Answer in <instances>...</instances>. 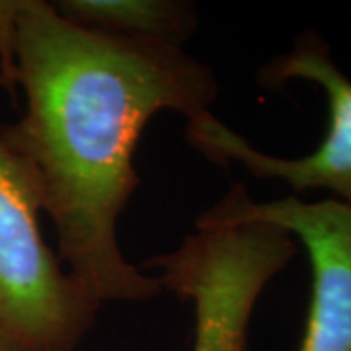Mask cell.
<instances>
[{
    "label": "cell",
    "mask_w": 351,
    "mask_h": 351,
    "mask_svg": "<svg viewBox=\"0 0 351 351\" xmlns=\"http://www.w3.org/2000/svg\"><path fill=\"white\" fill-rule=\"evenodd\" d=\"M64 20L108 36L180 45L197 27V10L184 0H59Z\"/></svg>",
    "instance_id": "8992f818"
},
{
    "label": "cell",
    "mask_w": 351,
    "mask_h": 351,
    "mask_svg": "<svg viewBox=\"0 0 351 351\" xmlns=\"http://www.w3.org/2000/svg\"><path fill=\"white\" fill-rule=\"evenodd\" d=\"M22 0H0V84L16 94V41Z\"/></svg>",
    "instance_id": "52a82bcc"
},
{
    "label": "cell",
    "mask_w": 351,
    "mask_h": 351,
    "mask_svg": "<svg viewBox=\"0 0 351 351\" xmlns=\"http://www.w3.org/2000/svg\"><path fill=\"white\" fill-rule=\"evenodd\" d=\"M271 223L299 240L311 263L313 289L297 351H351V205L297 195L258 203L242 184L197 217L195 226Z\"/></svg>",
    "instance_id": "5b68a950"
},
{
    "label": "cell",
    "mask_w": 351,
    "mask_h": 351,
    "mask_svg": "<svg viewBox=\"0 0 351 351\" xmlns=\"http://www.w3.org/2000/svg\"><path fill=\"white\" fill-rule=\"evenodd\" d=\"M297 240L271 223L195 226L172 252L143 263L164 291L191 302L193 351H246L248 326L265 285L297 254Z\"/></svg>",
    "instance_id": "3957f363"
},
{
    "label": "cell",
    "mask_w": 351,
    "mask_h": 351,
    "mask_svg": "<svg viewBox=\"0 0 351 351\" xmlns=\"http://www.w3.org/2000/svg\"><path fill=\"white\" fill-rule=\"evenodd\" d=\"M39 213L34 176L0 137V351H76L101 308L45 242Z\"/></svg>",
    "instance_id": "7a4b0ae2"
},
{
    "label": "cell",
    "mask_w": 351,
    "mask_h": 351,
    "mask_svg": "<svg viewBox=\"0 0 351 351\" xmlns=\"http://www.w3.org/2000/svg\"><path fill=\"white\" fill-rule=\"evenodd\" d=\"M16 88L25 110L0 127L38 186L66 271L100 302L162 295L125 258L117 225L141 184L135 149L156 113L211 112L219 82L180 45L125 39L64 20L53 2L22 0Z\"/></svg>",
    "instance_id": "6da1fadb"
},
{
    "label": "cell",
    "mask_w": 351,
    "mask_h": 351,
    "mask_svg": "<svg viewBox=\"0 0 351 351\" xmlns=\"http://www.w3.org/2000/svg\"><path fill=\"white\" fill-rule=\"evenodd\" d=\"M289 80H306L322 88L328 106V127L313 152L299 158H281L252 147L213 112L188 119L189 145L209 162L228 168L239 164L258 180L283 182L295 193L322 189L334 199L351 205V78L332 59L322 36L308 29L295 45L277 55L258 73L263 88L283 86Z\"/></svg>",
    "instance_id": "277c9868"
}]
</instances>
